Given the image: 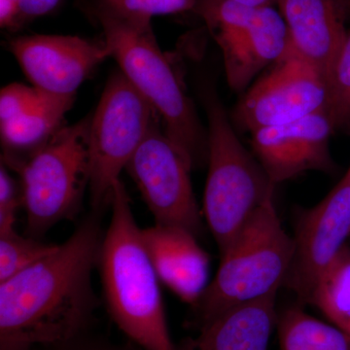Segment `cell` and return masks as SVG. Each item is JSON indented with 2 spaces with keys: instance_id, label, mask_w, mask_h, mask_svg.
I'll list each match as a JSON object with an SVG mask.
<instances>
[{
  "instance_id": "cell-1",
  "label": "cell",
  "mask_w": 350,
  "mask_h": 350,
  "mask_svg": "<svg viewBox=\"0 0 350 350\" xmlns=\"http://www.w3.org/2000/svg\"><path fill=\"white\" fill-rule=\"evenodd\" d=\"M100 218L92 213L52 254L0 283V340L53 347L86 332L98 306Z\"/></svg>"
},
{
  "instance_id": "cell-2",
  "label": "cell",
  "mask_w": 350,
  "mask_h": 350,
  "mask_svg": "<svg viewBox=\"0 0 350 350\" xmlns=\"http://www.w3.org/2000/svg\"><path fill=\"white\" fill-rule=\"evenodd\" d=\"M110 207L98 265L108 313L139 349L177 350L167 326L161 282L121 179L113 188Z\"/></svg>"
},
{
  "instance_id": "cell-3",
  "label": "cell",
  "mask_w": 350,
  "mask_h": 350,
  "mask_svg": "<svg viewBox=\"0 0 350 350\" xmlns=\"http://www.w3.org/2000/svg\"><path fill=\"white\" fill-rule=\"evenodd\" d=\"M122 72L158 113L163 131L191 170L207 162L208 138L192 101L157 43L149 21L101 20Z\"/></svg>"
},
{
  "instance_id": "cell-4",
  "label": "cell",
  "mask_w": 350,
  "mask_h": 350,
  "mask_svg": "<svg viewBox=\"0 0 350 350\" xmlns=\"http://www.w3.org/2000/svg\"><path fill=\"white\" fill-rule=\"evenodd\" d=\"M202 96L208 120V172L202 215L221 254L273 197L276 185L239 140L216 92L206 89Z\"/></svg>"
},
{
  "instance_id": "cell-5",
  "label": "cell",
  "mask_w": 350,
  "mask_h": 350,
  "mask_svg": "<svg viewBox=\"0 0 350 350\" xmlns=\"http://www.w3.org/2000/svg\"><path fill=\"white\" fill-rule=\"evenodd\" d=\"M293 253V238L269 198L221 253L215 278L192 306L198 330L232 306L278 293Z\"/></svg>"
},
{
  "instance_id": "cell-6",
  "label": "cell",
  "mask_w": 350,
  "mask_h": 350,
  "mask_svg": "<svg viewBox=\"0 0 350 350\" xmlns=\"http://www.w3.org/2000/svg\"><path fill=\"white\" fill-rule=\"evenodd\" d=\"M90 118L62 126L42 147L9 167L19 172L27 236L40 238L75 217L89 188Z\"/></svg>"
},
{
  "instance_id": "cell-7",
  "label": "cell",
  "mask_w": 350,
  "mask_h": 350,
  "mask_svg": "<svg viewBox=\"0 0 350 350\" xmlns=\"http://www.w3.org/2000/svg\"><path fill=\"white\" fill-rule=\"evenodd\" d=\"M158 113L121 70L110 76L89 131V192L93 213L110 206L113 188L151 129Z\"/></svg>"
},
{
  "instance_id": "cell-8",
  "label": "cell",
  "mask_w": 350,
  "mask_h": 350,
  "mask_svg": "<svg viewBox=\"0 0 350 350\" xmlns=\"http://www.w3.org/2000/svg\"><path fill=\"white\" fill-rule=\"evenodd\" d=\"M195 12L204 21L222 52L226 77L234 91L245 90L255 76L289 49L286 24L275 6L199 0Z\"/></svg>"
},
{
  "instance_id": "cell-9",
  "label": "cell",
  "mask_w": 350,
  "mask_h": 350,
  "mask_svg": "<svg viewBox=\"0 0 350 350\" xmlns=\"http://www.w3.org/2000/svg\"><path fill=\"white\" fill-rule=\"evenodd\" d=\"M328 111L327 76L291 50L237 103L232 120L247 133Z\"/></svg>"
},
{
  "instance_id": "cell-10",
  "label": "cell",
  "mask_w": 350,
  "mask_h": 350,
  "mask_svg": "<svg viewBox=\"0 0 350 350\" xmlns=\"http://www.w3.org/2000/svg\"><path fill=\"white\" fill-rule=\"evenodd\" d=\"M156 223L180 226L199 237L202 214L183 157L157 123L126 165Z\"/></svg>"
},
{
  "instance_id": "cell-11",
  "label": "cell",
  "mask_w": 350,
  "mask_h": 350,
  "mask_svg": "<svg viewBox=\"0 0 350 350\" xmlns=\"http://www.w3.org/2000/svg\"><path fill=\"white\" fill-rule=\"evenodd\" d=\"M294 253L284 286L310 304L320 278L350 238V165L337 185L319 204L299 213Z\"/></svg>"
},
{
  "instance_id": "cell-12",
  "label": "cell",
  "mask_w": 350,
  "mask_h": 350,
  "mask_svg": "<svg viewBox=\"0 0 350 350\" xmlns=\"http://www.w3.org/2000/svg\"><path fill=\"white\" fill-rule=\"evenodd\" d=\"M335 131L325 110L252 131L251 151L275 185L312 170L333 172L329 142Z\"/></svg>"
},
{
  "instance_id": "cell-13",
  "label": "cell",
  "mask_w": 350,
  "mask_h": 350,
  "mask_svg": "<svg viewBox=\"0 0 350 350\" xmlns=\"http://www.w3.org/2000/svg\"><path fill=\"white\" fill-rule=\"evenodd\" d=\"M9 48L34 87L59 96H75L90 73L111 57L107 43L77 36H21Z\"/></svg>"
},
{
  "instance_id": "cell-14",
  "label": "cell",
  "mask_w": 350,
  "mask_h": 350,
  "mask_svg": "<svg viewBox=\"0 0 350 350\" xmlns=\"http://www.w3.org/2000/svg\"><path fill=\"white\" fill-rule=\"evenodd\" d=\"M142 238L160 282L182 301L194 306L209 284L211 256L198 237L180 226L142 229Z\"/></svg>"
},
{
  "instance_id": "cell-15",
  "label": "cell",
  "mask_w": 350,
  "mask_h": 350,
  "mask_svg": "<svg viewBox=\"0 0 350 350\" xmlns=\"http://www.w3.org/2000/svg\"><path fill=\"white\" fill-rule=\"evenodd\" d=\"M278 6L289 49L328 77L347 34L337 0H280Z\"/></svg>"
},
{
  "instance_id": "cell-16",
  "label": "cell",
  "mask_w": 350,
  "mask_h": 350,
  "mask_svg": "<svg viewBox=\"0 0 350 350\" xmlns=\"http://www.w3.org/2000/svg\"><path fill=\"white\" fill-rule=\"evenodd\" d=\"M276 297L273 293L232 306L200 327L199 334L177 350H269L278 323Z\"/></svg>"
},
{
  "instance_id": "cell-17",
  "label": "cell",
  "mask_w": 350,
  "mask_h": 350,
  "mask_svg": "<svg viewBox=\"0 0 350 350\" xmlns=\"http://www.w3.org/2000/svg\"><path fill=\"white\" fill-rule=\"evenodd\" d=\"M75 96L48 93L39 105L0 123L5 165L21 162L42 147L59 129Z\"/></svg>"
},
{
  "instance_id": "cell-18",
  "label": "cell",
  "mask_w": 350,
  "mask_h": 350,
  "mask_svg": "<svg viewBox=\"0 0 350 350\" xmlns=\"http://www.w3.org/2000/svg\"><path fill=\"white\" fill-rule=\"evenodd\" d=\"M280 350H350V336L333 324L290 308L278 317Z\"/></svg>"
},
{
  "instance_id": "cell-19",
  "label": "cell",
  "mask_w": 350,
  "mask_h": 350,
  "mask_svg": "<svg viewBox=\"0 0 350 350\" xmlns=\"http://www.w3.org/2000/svg\"><path fill=\"white\" fill-rule=\"evenodd\" d=\"M308 305L314 306L333 325L350 336V245L345 244L320 278Z\"/></svg>"
},
{
  "instance_id": "cell-20",
  "label": "cell",
  "mask_w": 350,
  "mask_h": 350,
  "mask_svg": "<svg viewBox=\"0 0 350 350\" xmlns=\"http://www.w3.org/2000/svg\"><path fill=\"white\" fill-rule=\"evenodd\" d=\"M198 0H81V8L94 22L149 21L155 16L195 11Z\"/></svg>"
},
{
  "instance_id": "cell-21",
  "label": "cell",
  "mask_w": 350,
  "mask_h": 350,
  "mask_svg": "<svg viewBox=\"0 0 350 350\" xmlns=\"http://www.w3.org/2000/svg\"><path fill=\"white\" fill-rule=\"evenodd\" d=\"M57 246L59 244L21 236L16 230L0 234V283L49 256Z\"/></svg>"
},
{
  "instance_id": "cell-22",
  "label": "cell",
  "mask_w": 350,
  "mask_h": 350,
  "mask_svg": "<svg viewBox=\"0 0 350 350\" xmlns=\"http://www.w3.org/2000/svg\"><path fill=\"white\" fill-rule=\"evenodd\" d=\"M327 82L328 113L335 130L350 133V29Z\"/></svg>"
},
{
  "instance_id": "cell-23",
  "label": "cell",
  "mask_w": 350,
  "mask_h": 350,
  "mask_svg": "<svg viewBox=\"0 0 350 350\" xmlns=\"http://www.w3.org/2000/svg\"><path fill=\"white\" fill-rule=\"evenodd\" d=\"M47 92L24 84H11L0 94V123L19 116L39 105Z\"/></svg>"
},
{
  "instance_id": "cell-24",
  "label": "cell",
  "mask_w": 350,
  "mask_h": 350,
  "mask_svg": "<svg viewBox=\"0 0 350 350\" xmlns=\"http://www.w3.org/2000/svg\"><path fill=\"white\" fill-rule=\"evenodd\" d=\"M20 206H22V194L2 163L0 169V234L15 230L16 213Z\"/></svg>"
},
{
  "instance_id": "cell-25",
  "label": "cell",
  "mask_w": 350,
  "mask_h": 350,
  "mask_svg": "<svg viewBox=\"0 0 350 350\" xmlns=\"http://www.w3.org/2000/svg\"><path fill=\"white\" fill-rule=\"evenodd\" d=\"M51 347V350H138L128 345L120 347L109 342L90 340L85 336V333L64 344L53 345Z\"/></svg>"
},
{
  "instance_id": "cell-26",
  "label": "cell",
  "mask_w": 350,
  "mask_h": 350,
  "mask_svg": "<svg viewBox=\"0 0 350 350\" xmlns=\"http://www.w3.org/2000/svg\"><path fill=\"white\" fill-rule=\"evenodd\" d=\"M59 0H22L20 25L54 10Z\"/></svg>"
},
{
  "instance_id": "cell-27",
  "label": "cell",
  "mask_w": 350,
  "mask_h": 350,
  "mask_svg": "<svg viewBox=\"0 0 350 350\" xmlns=\"http://www.w3.org/2000/svg\"><path fill=\"white\" fill-rule=\"evenodd\" d=\"M22 0H0V25L2 29L20 27Z\"/></svg>"
},
{
  "instance_id": "cell-28",
  "label": "cell",
  "mask_w": 350,
  "mask_h": 350,
  "mask_svg": "<svg viewBox=\"0 0 350 350\" xmlns=\"http://www.w3.org/2000/svg\"><path fill=\"white\" fill-rule=\"evenodd\" d=\"M229 1L250 7H269L278 5L280 0H229Z\"/></svg>"
},
{
  "instance_id": "cell-29",
  "label": "cell",
  "mask_w": 350,
  "mask_h": 350,
  "mask_svg": "<svg viewBox=\"0 0 350 350\" xmlns=\"http://www.w3.org/2000/svg\"><path fill=\"white\" fill-rule=\"evenodd\" d=\"M33 345L14 340H0V350H31Z\"/></svg>"
}]
</instances>
